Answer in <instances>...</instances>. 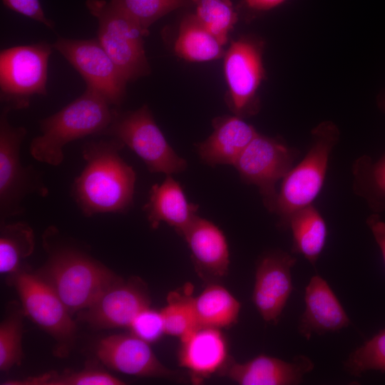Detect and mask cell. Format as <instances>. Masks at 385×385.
Instances as JSON below:
<instances>
[{
	"mask_svg": "<svg viewBox=\"0 0 385 385\" xmlns=\"http://www.w3.org/2000/svg\"><path fill=\"white\" fill-rule=\"evenodd\" d=\"M112 138L86 142V165L71 186V196L82 214L126 213L133 205L136 174L120 155L125 147Z\"/></svg>",
	"mask_w": 385,
	"mask_h": 385,
	"instance_id": "6da1fadb",
	"label": "cell"
},
{
	"mask_svg": "<svg viewBox=\"0 0 385 385\" xmlns=\"http://www.w3.org/2000/svg\"><path fill=\"white\" fill-rule=\"evenodd\" d=\"M48 260L38 274L53 289L73 314L91 306L122 279L82 250L43 235Z\"/></svg>",
	"mask_w": 385,
	"mask_h": 385,
	"instance_id": "7a4b0ae2",
	"label": "cell"
},
{
	"mask_svg": "<svg viewBox=\"0 0 385 385\" xmlns=\"http://www.w3.org/2000/svg\"><path fill=\"white\" fill-rule=\"evenodd\" d=\"M112 105L87 87L76 99L40 121L41 134L31 142V155L37 161L58 166L64 159L63 147L88 135H103L111 123Z\"/></svg>",
	"mask_w": 385,
	"mask_h": 385,
	"instance_id": "3957f363",
	"label": "cell"
},
{
	"mask_svg": "<svg viewBox=\"0 0 385 385\" xmlns=\"http://www.w3.org/2000/svg\"><path fill=\"white\" fill-rule=\"evenodd\" d=\"M340 138L337 125L331 120L317 125L311 131L310 146L302 160L282 180L274 211L278 227L288 229L297 211L314 203L326 179L330 156Z\"/></svg>",
	"mask_w": 385,
	"mask_h": 385,
	"instance_id": "277c9868",
	"label": "cell"
},
{
	"mask_svg": "<svg viewBox=\"0 0 385 385\" xmlns=\"http://www.w3.org/2000/svg\"><path fill=\"white\" fill-rule=\"evenodd\" d=\"M86 5L98 21V40L128 82L148 75L145 36L136 21L118 0H87Z\"/></svg>",
	"mask_w": 385,
	"mask_h": 385,
	"instance_id": "5b68a950",
	"label": "cell"
},
{
	"mask_svg": "<svg viewBox=\"0 0 385 385\" xmlns=\"http://www.w3.org/2000/svg\"><path fill=\"white\" fill-rule=\"evenodd\" d=\"M10 110L3 107L0 115V222L22 214L24 199L36 194L46 197L49 192L42 171L24 166L20 158L26 129L14 127L9 121Z\"/></svg>",
	"mask_w": 385,
	"mask_h": 385,
	"instance_id": "8992f818",
	"label": "cell"
},
{
	"mask_svg": "<svg viewBox=\"0 0 385 385\" xmlns=\"http://www.w3.org/2000/svg\"><path fill=\"white\" fill-rule=\"evenodd\" d=\"M103 135L122 141L143 160L151 173L168 175L187 168V161L168 143L147 105L133 111L114 108L111 123Z\"/></svg>",
	"mask_w": 385,
	"mask_h": 385,
	"instance_id": "52a82bcc",
	"label": "cell"
},
{
	"mask_svg": "<svg viewBox=\"0 0 385 385\" xmlns=\"http://www.w3.org/2000/svg\"><path fill=\"white\" fill-rule=\"evenodd\" d=\"M53 44L39 42L3 49L0 53V96L11 111L29 107L35 95L47 94L48 60Z\"/></svg>",
	"mask_w": 385,
	"mask_h": 385,
	"instance_id": "ba28073f",
	"label": "cell"
},
{
	"mask_svg": "<svg viewBox=\"0 0 385 385\" xmlns=\"http://www.w3.org/2000/svg\"><path fill=\"white\" fill-rule=\"evenodd\" d=\"M23 312L56 342L55 354L67 356L73 344L76 326L61 299L38 274L22 270L11 274Z\"/></svg>",
	"mask_w": 385,
	"mask_h": 385,
	"instance_id": "9c48e42d",
	"label": "cell"
},
{
	"mask_svg": "<svg viewBox=\"0 0 385 385\" xmlns=\"http://www.w3.org/2000/svg\"><path fill=\"white\" fill-rule=\"evenodd\" d=\"M300 151L285 142L258 133L233 166L241 180L258 188L266 209L274 212L278 195L277 183L294 167Z\"/></svg>",
	"mask_w": 385,
	"mask_h": 385,
	"instance_id": "30bf717a",
	"label": "cell"
},
{
	"mask_svg": "<svg viewBox=\"0 0 385 385\" xmlns=\"http://www.w3.org/2000/svg\"><path fill=\"white\" fill-rule=\"evenodd\" d=\"M53 48L81 75L87 87L98 92L112 106L119 107L122 104L128 81L98 38L59 37Z\"/></svg>",
	"mask_w": 385,
	"mask_h": 385,
	"instance_id": "8fae6325",
	"label": "cell"
},
{
	"mask_svg": "<svg viewBox=\"0 0 385 385\" xmlns=\"http://www.w3.org/2000/svg\"><path fill=\"white\" fill-rule=\"evenodd\" d=\"M262 45L249 38L232 42L224 59L229 89V107L240 118L255 115L259 109L257 92L264 78Z\"/></svg>",
	"mask_w": 385,
	"mask_h": 385,
	"instance_id": "7c38bea8",
	"label": "cell"
},
{
	"mask_svg": "<svg viewBox=\"0 0 385 385\" xmlns=\"http://www.w3.org/2000/svg\"><path fill=\"white\" fill-rule=\"evenodd\" d=\"M150 304L148 290L140 278L122 279L79 312L78 319L95 329L129 328L138 313Z\"/></svg>",
	"mask_w": 385,
	"mask_h": 385,
	"instance_id": "4fadbf2b",
	"label": "cell"
},
{
	"mask_svg": "<svg viewBox=\"0 0 385 385\" xmlns=\"http://www.w3.org/2000/svg\"><path fill=\"white\" fill-rule=\"evenodd\" d=\"M296 262L282 250L268 252L258 260L252 301L265 322H278L293 289L291 270Z\"/></svg>",
	"mask_w": 385,
	"mask_h": 385,
	"instance_id": "5bb4252c",
	"label": "cell"
},
{
	"mask_svg": "<svg viewBox=\"0 0 385 385\" xmlns=\"http://www.w3.org/2000/svg\"><path fill=\"white\" fill-rule=\"evenodd\" d=\"M96 354L109 369L139 376L173 379L177 374L156 357L150 344L133 334H113L99 340Z\"/></svg>",
	"mask_w": 385,
	"mask_h": 385,
	"instance_id": "9a60e30c",
	"label": "cell"
},
{
	"mask_svg": "<svg viewBox=\"0 0 385 385\" xmlns=\"http://www.w3.org/2000/svg\"><path fill=\"white\" fill-rule=\"evenodd\" d=\"M179 365L199 383L215 373H220L230 361L228 345L220 329L197 327L180 339Z\"/></svg>",
	"mask_w": 385,
	"mask_h": 385,
	"instance_id": "2e32d148",
	"label": "cell"
},
{
	"mask_svg": "<svg viewBox=\"0 0 385 385\" xmlns=\"http://www.w3.org/2000/svg\"><path fill=\"white\" fill-rule=\"evenodd\" d=\"M313 369V362L304 355L286 361L260 354L245 363L230 360L220 373L240 385H295Z\"/></svg>",
	"mask_w": 385,
	"mask_h": 385,
	"instance_id": "e0dca14e",
	"label": "cell"
},
{
	"mask_svg": "<svg viewBox=\"0 0 385 385\" xmlns=\"http://www.w3.org/2000/svg\"><path fill=\"white\" fill-rule=\"evenodd\" d=\"M305 310L298 332L307 340L313 334L322 335L349 326L350 319L338 298L322 277L313 276L305 288Z\"/></svg>",
	"mask_w": 385,
	"mask_h": 385,
	"instance_id": "ac0fdd59",
	"label": "cell"
},
{
	"mask_svg": "<svg viewBox=\"0 0 385 385\" xmlns=\"http://www.w3.org/2000/svg\"><path fill=\"white\" fill-rule=\"evenodd\" d=\"M198 205L188 202L180 185L171 175L161 184L153 185L149 200L143 206L151 228L156 229L164 222L183 236L198 216Z\"/></svg>",
	"mask_w": 385,
	"mask_h": 385,
	"instance_id": "d6986e66",
	"label": "cell"
},
{
	"mask_svg": "<svg viewBox=\"0 0 385 385\" xmlns=\"http://www.w3.org/2000/svg\"><path fill=\"white\" fill-rule=\"evenodd\" d=\"M212 125V134L197 147L200 158L210 165H233L259 133L252 125L237 115L216 118Z\"/></svg>",
	"mask_w": 385,
	"mask_h": 385,
	"instance_id": "ffe728a7",
	"label": "cell"
},
{
	"mask_svg": "<svg viewBox=\"0 0 385 385\" xmlns=\"http://www.w3.org/2000/svg\"><path fill=\"white\" fill-rule=\"evenodd\" d=\"M183 237L200 272L215 277L226 275L230 265L228 243L216 225L197 216Z\"/></svg>",
	"mask_w": 385,
	"mask_h": 385,
	"instance_id": "44dd1931",
	"label": "cell"
},
{
	"mask_svg": "<svg viewBox=\"0 0 385 385\" xmlns=\"http://www.w3.org/2000/svg\"><path fill=\"white\" fill-rule=\"evenodd\" d=\"M292 234V252L300 254L312 265L326 244L327 227L319 210L309 205L295 212L288 224Z\"/></svg>",
	"mask_w": 385,
	"mask_h": 385,
	"instance_id": "7402d4cb",
	"label": "cell"
},
{
	"mask_svg": "<svg viewBox=\"0 0 385 385\" xmlns=\"http://www.w3.org/2000/svg\"><path fill=\"white\" fill-rule=\"evenodd\" d=\"M198 327L228 328L237 322L241 304L225 287L212 284L195 297Z\"/></svg>",
	"mask_w": 385,
	"mask_h": 385,
	"instance_id": "603a6c76",
	"label": "cell"
},
{
	"mask_svg": "<svg viewBox=\"0 0 385 385\" xmlns=\"http://www.w3.org/2000/svg\"><path fill=\"white\" fill-rule=\"evenodd\" d=\"M174 50L179 57L192 62L215 60L224 53L223 45L198 21L195 14L183 19Z\"/></svg>",
	"mask_w": 385,
	"mask_h": 385,
	"instance_id": "cb8c5ba5",
	"label": "cell"
},
{
	"mask_svg": "<svg viewBox=\"0 0 385 385\" xmlns=\"http://www.w3.org/2000/svg\"><path fill=\"white\" fill-rule=\"evenodd\" d=\"M353 192L364 199L373 213L385 211V153L377 160L368 155L354 160L351 166Z\"/></svg>",
	"mask_w": 385,
	"mask_h": 385,
	"instance_id": "d4e9b609",
	"label": "cell"
},
{
	"mask_svg": "<svg viewBox=\"0 0 385 385\" xmlns=\"http://www.w3.org/2000/svg\"><path fill=\"white\" fill-rule=\"evenodd\" d=\"M34 234L26 222H0V272L14 274L34 250Z\"/></svg>",
	"mask_w": 385,
	"mask_h": 385,
	"instance_id": "484cf974",
	"label": "cell"
},
{
	"mask_svg": "<svg viewBox=\"0 0 385 385\" xmlns=\"http://www.w3.org/2000/svg\"><path fill=\"white\" fill-rule=\"evenodd\" d=\"M160 311L166 334L181 339L198 327L191 285L185 286L182 292H170Z\"/></svg>",
	"mask_w": 385,
	"mask_h": 385,
	"instance_id": "4316f807",
	"label": "cell"
},
{
	"mask_svg": "<svg viewBox=\"0 0 385 385\" xmlns=\"http://www.w3.org/2000/svg\"><path fill=\"white\" fill-rule=\"evenodd\" d=\"M125 383L104 370L86 367L77 371L58 374L49 371L26 379L9 380L5 385H122Z\"/></svg>",
	"mask_w": 385,
	"mask_h": 385,
	"instance_id": "83f0119b",
	"label": "cell"
},
{
	"mask_svg": "<svg viewBox=\"0 0 385 385\" xmlns=\"http://www.w3.org/2000/svg\"><path fill=\"white\" fill-rule=\"evenodd\" d=\"M198 21L224 46L237 21L230 0H190Z\"/></svg>",
	"mask_w": 385,
	"mask_h": 385,
	"instance_id": "f1b7e54d",
	"label": "cell"
},
{
	"mask_svg": "<svg viewBox=\"0 0 385 385\" xmlns=\"http://www.w3.org/2000/svg\"><path fill=\"white\" fill-rule=\"evenodd\" d=\"M345 371L361 376L370 370L385 371V328L355 349L344 363Z\"/></svg>",
	"mask_w": 385,
	"mask_h": 385,
	"instance_id": "f546056e",
	"label": "cell"
},
{
	"mask_svg": "<svg viewBox=\"0 0 385 385\" xmlns=\"http://www.w3.org/2000/svg\"><path fill=\"white\" fill-rule=\"evenodd\" d=\"M22 314H9L0 324V370L7 371L15 365H20L23 357Z\"/></svg>",
	"mask_w": 385,
	"mask_h": 385,
	"instance_id": "4dcf8cb0",
	"label": "cell"
},
{
	"mask_svg": "<svg viewBox=\"0 0 385 385\" xmlns=\"http://www.w3.org/2000/svg\"><path fill=\"white\" fill-rule=\"evenodd\" d=\"M125 10L136 21L145 36L149 27L167 14L189 6L190 0H118Z\"/></svg>",
	"mask_w": 385,
	"mask_h": 385,
	"instance_id": "1f68e13d",
	"label": "cell"
},
{
	"mask_svg": "<svg viewBox=\"0 0 385 385\" xmlns=\"http://www.w3.org/2000/svg\"><path fill=\"white\" fill-rule=\"evenodd\" d=\"M129 328L131 334L148 344L158 342L165 334L161 311L150 307L138 313Z\"/></svg>",
	"mask_w": 385,
	"mask_h": 385,
	"instance_id": "d6a6232c",
	"label": "cell"
},
{
	"mask_svg": "<svg viewBox=\"0 0 385 385\" xmlns=\"http://www.w3.org/2000/svg\"><path fill=\"white\" fill-rule=\"evenodd\" d=\"M2 1L8 9L43 24L50 29H53L55 24L46 16L39 0H2Z\"/></svg>",
	"mask_w": 385,
	"mask_h": 385,
	"instance_id": "836d02e7",
	"label": "cell"
},
{
	"mask_svg": "<svg viewBox=\"0 0 385 385\" xmlns=\"http://www.w3.org/2000/svg\"><path fill=\"white\" fill-rule=\"evenodd\" d=\"M366 224L381 250L385 264V222L381 219L379 214L372 213L366 218Z\"/></svg>",
	"mask_w": 385,
	"mask_h": 385,
	"instance_id": "e575fe53",
	"label": "cell"
},
{
	"mask_svg": "<svg viewBox=\"0 0 385 385\" xmlns=\"http://www.w3.org/2000/svg\"><path fill=\"white\" fill-rule=\"evenodd\" d=\"M286 0H243L242 6L252 13H259L272 9Z\"/></svg>",
	"mask_w": 385,
	"mask_h": 385,
	"instance_id": "d590c367",
	"label": "cell"
},
{
	"mask_svg": "<svg viewBox=\"0 0 385 385\" xmlns=\"http://www.w3.org/2000/svg\"><path fill=\"white\" fill-rule=\"evenodd\" d=\"M378 107L385 113V93L380 95L377 99Z\"/></svg>",
	"mask_w": 385,
	"mask_h": 385,
	"instance_id": "8d00e7d4",
	"label": "cell"
}]
</instances>
